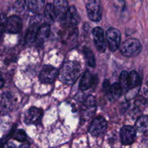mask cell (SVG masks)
Segmentation results:
<instances>
[{"label":"cell","mask_w":148,"mask_h":148,"mask_svg":"<svg viewBox=\"0 0 148 148\" xmlns=\"http://www.w3.org/2000/svg\"><path fill=\"white\" fill-rule=\"evenodd\" d=\"M82 72V68L79 63L75 61H66L59 72L60 80L66 85H72L79 78Z\"/></svg>","instance_id":"6da1fadb"},{"label":"cell","mask_w":148,"mask_h":148,"mask_svg":"<svg viewBox=\"0 0 148 148\" xmlns=\"http://www.w3.org/2000/svg\"><path fill=\"white\" fill-rule=\"evenodd\" d=\"M121 52L126 56H134L138 55L142 50V45L140 40L136 38H129L122 43Z\"/></svg>","instance_id":"7a4b0ae2"},{"label":"cell","mask_w":148,"mask_h":148,"mask_svg":"<svg viewBox=\"0 0 148 148\" xmlns=\"http://www.w3.org/2000/svg\"><path fill=\"white\" fill-rule=\"evenodd\" d=\"M88 17L93 22H99L102 18V8L100 0H88L86 4Z\"/></svg>","instance_id":"3957f363"},{"label":"cell","mask_w":148,"mask_h":148,"mask_svg":"<svg viewBox=\"0 0 148 148\" xmlns=\"http://www.w3.org/2000/svg\"><path fill=\"white\" fill-rule=\"evenodd\" d=\"M106 38L108 47L111 51H116L119 49L121 42V33L116 28L111 27L106 32Z\"/></svg>","instance_id":"277c9868"},{"label":"cell","mask_w":148,"mask_h":148,"mask_svg":"<svg viewBox=\"0 0 148 148\" xmlns=\"http://www.w3.org/2000/svg\"><path fill=\"white\" fill-rule=\"evenodd\" d=\"M59 75V71L50 65H45L39 75L40 80L43 83H52Z\"/></svg>","instance_id":"5b68a950"},{"label":"cell","mask_w":148,"mask_h":148,"mask_svg":"<svg viewBox=\"0 0 148 148\" xmlns=\"http://www.w3.org/2000/svg\"><path fill=\"white\" fill-rule=\"evenodd\" d=\"M107 121L103 117L98 116L93 119L89 128V132L94 137H98L106 131Z\"/></svg>","instance_id":"8992f818"},{"label":"cell","mask_w":148,"mask_h":148,"mask_svg":"<svg viewBox=\"0 0 148 148\" xmlns=\"http://www.w3.org/2000/svg\"><path fill=\"white\" fill-rule=\"evenodd\" d=\"M96 110V102L92 95H88L85 98L82 106V114L85 119H89L94 115Z\"/></svg>","instance_id":"52a82bcc"},{"label":"cell","mask_w":148,"mask_h":148,"mask_svg":"<svg viewBox=\"0 0 148 148\" xmlns=\"http://www.w3.org/2000/svg\"><path fill=\"white\" fill-rule=\"evenodd\" d=\"M92 37L97 50L99 52L105 51L106 45L103 30L100 27H95L92 30Z\"/></svg>","instance_id":"ba28073f"},{"label":"cell","mask_w":148,"mask_h":148,"mask_svg":"<svg viewBox=\"0 0 148 148\" xmlns=\"http://www.w3.org/2000/svg\"><path fill=\"white\" fill-rule=\"evenodd\" d=\"M23 27V21L17 15H12L7 20L5 31L9 33H17Z\"/></svg>","instance_id":"9c48e42d"},{"label":"cell","mask_w":148,"mask_h":148,"mask_svg":"<svg viewBox=\"0 0 148 148\" xmlns=\"http://www.w3.org/2000/svg\"><path fill=\"white\" fill-rule=\"evenodd\" d=\"M136 131L131 126H124L121 130V141L123 145H129L135 141Z\"/></svg>","instance_id":"30bf717a"},{"label":"cell","mask_w":148,"mask_h":148,"mask_svg":"<svg viewBox=\"0 0 148 148\" xmlns=\"http://www.w3.org/2000/svg\"><path fill=\"white\" fill-rule=\"evenodd\" d=\"M43 116L42 109L36 107H31L25 114V121L27 124H36L40 121Z\"/></svg>","instance_id":"8fae6325"},{"label":"cell","mask_w":148,"mask_h":148,"mask_svg":"<svg viewBox=\"0 0 148 148\" xmlns=\"http://www.w3.org/2000/svg\"><path fill=\"white\" fill-rule=\"evenodd\" d=\"M62 21H64V24L67 27H74L79 23V16L75 6H71L68 8L64 18Z\"/></svg>","instance_id":"7c38bea8"},{"label":"cell","mask_w":148,"mask_h":148,"mask_svg":"<svg viewBox=\"0 0 148 148\" xmlns=\"http://www.w3.org/2000/svg\"><path fill=\"white\" fill-rule=\"evenodd\" d=\"M53 6L56 14V19L62 21L69 8L67 0H54Z\"/></svg>","instance_id":"4fadbf2b"},{"label":"cell","mask_w":148,"mask_h":148,"mask_svg":"<svg viewBox=\"0 0 148 148\" xmlns=\"http://www.w3.org/2000/svg\"><path fill=\"white\" fill-rule=\"evenodd\" d=\"M50 33V25H49V23H45L44 24H43L41 26H40V27H38L37 35H36V40H36L37 43H38V44H42V43H44V42L47 40L48 38L49 37Z\"/></svg>","instance_id":"5bb4252c"},{"label":"cell","mask_w":148,"mask_h":148,"mask_svg":"<svg viewBox=\"0 0 148 148\" xmlns=\"http://www.w3.org/2000/svg\"><path fill=\"white\" fill-rule=\"evenodd\" d=\"M38 22L39 21L36 20V21L31 23L30 27L27 29L25 35V42L27 43H31L36 40V35H37V32L39 27Z\"/></svg>","instance_id":"9a60e30c"},{"label":"cell","mask_w":148,"mask_h":148,"mask_svg":"<svg viewBox=\"0 0 148 148\" xmlns=\"http://www.w3.org/2000/svg\"><path fill=\"white\" fill-rule=\"evenodd\" d=\"M94 78L92 74L89 72V71H86L84 73L83 76H82V79L80 80V83H79V89L81 90H87L89 89L91 86H92V83H93Z\"/></svg>","instance_id":"2e32d148"},{"label":"cell","mask_w":148,"mask_h":148,"mask_svg":"<svg viewBox=\"0 0 148 148\" xmlns=\"http://www.w3.org/2000/svg\"><path fill=\"white\" fill-rule=\"evenodd\" d=\"M44 20L46 23H53L56 20V14H55L54 9L52 4H47L44 9Z\"/></svg>","instance_id":"e0dca14e"},{"label":"cell","mask_w":148,"mask_h":148,"mask_svg":"<svg viewBox=\"0 0 148 148\" xmlns=\"http://www.w3.org/2000/svg\"><path fill=\"white\" fill-rule=\"evenodd\" d=\"M45 1L46 0H28L27 4L29 10L36 14L40 12L44 7Z\"/></svg>","instance_id":"ac0fdd59"},{"label":"cell","mask_w":148,"mask_h":148,"mask_svg":"<svg viewBox=\"0 0 148 148\" xmlns=\"http://www.w3.org/2000/svg\"><path fill=\"white\" fill-rule=\"evenodd\" d=\"M12 106V99L9 94H3L0 97V108L3 110H10Z\"/></svg>","instance_id":"d6986e66"},{"label":"cell","mask_w":148,"mask_h":148,"mask_svg":"<svg viewBox=\"0 0 148 148\" xmlns=\"http://www.w3.org/2000/svg\"><path fill=\"white\" fill-rule=\"evenodd\" d=\"M147 116H142L136 121V128L140 132H147Z\"/></svg>","instance_id":"ffe728a7"},{"label":"cell","mask_w":148,"mask_h":148,"mask_svg":"<svg viewBox=\"0 0 148 148\" xmlns=\"http://www.w3.org/2000/svg\"><path fill=\"white\" fill-rule=\"evenodd\" d=\"M140 85V78L135 71H132L129 73V86L130 89L135 88Z\"/></svg>","instance_id":"44dd1931"},{"label":"cell","mask_w":148,"mask_h":148,"mask_svg":"<svg viewBox=\"0 0 148 148\" xmlns=\"http://www.w3.org/2000/svg\"><path fill=\"white\" fill-rule=\"evenodd\" d=\"M123 91H128L130 90L129 86V73L127 71H123L119 77V83Z\"/></svg>","instance_id":"7402d4cb"},{"label":"cell","mask_w":148,"mask_h":148,"mask_svg":"<svg viewBox=\"0 0 148 148\" xmlns=\"http://www.w3.org/2000/svg\"><path fill=\"white\" fill-rule=\"evenodd\" d=\"M83 53L85 55V59L87 61V63L91 67H95V59L93 53L92 51L88 47L83 48Z\"/></svg>","instance_id":"603a6c76"},{"label":"cell","mask_w":148,"mask_h":148,"mask_svg":"<svg viewBox=\"0 0 148 148\" xmlns=\"http://www.w3.org/2000/svg\"><path fill=\"white\" fill-rule=\"evenodd\" d=\"M122 89H121V86H120V85L118 82H115L111 86H110L108 94L111 95L114 99H117V98H119L121 95V94H122Z\"/></svg>","instance_id":"cb8c5ba5"},{"label":"cell","mask_w":148,"mask_h":148,"mask_svg":"<svg viewBox=\"0 0 148 148\" xmlns=\"http://www.w3.org/2000/svg\"><path fill=\"white\" fill-rule=\"evenodd\" d=\"M26 1L25 0H17L13 5V9L17 13H21L25 10Z\"/></svg>","instance_id":"d4e9b609"},{"label":"cell","mask_w":148,"mask_h":148,"mask_svg":"<svg viewBox=\"0 0 148 148\" xmlns=\"http://www.w3.org/2000/svg\"><path fill=\"white\" fill-rule=\"evenodd\" d=\"M14 138L17 141L22 142V143H24L25 141L27 139V135H26L25 132L23 130H18L15 132L14 134Z\"/></svg>","instance_id":"484cf974"},{"label":"cell","mask_w":148,"mask_h":148,"mask_svg":"<svg viewBox=\"0 0 148 148\" xmlns=\"http://www.w3.org/2000/svg\"><path fill=\"white\" fill-rule=\"evenodd\" d=\"M7 18L4 14H0V35L2 34L5 31L6 24H7Z\"/></svg>","instance_id":"4316f807"},{"label":"cell","mask_w":148,"mask_h":148,"mask_svg":"<svg viewBox=\"0 0 148 148\" xmlns=\"http://www.w3.org/2000/svg\"><path fill=\"white\" fill-rule=\"evenodd\" d=\"M113 1H114V4L119 8H123L125 5L124 0H113Z\"/></svg>","instance_id":"83f0119b"},{"label":"cell","mask_w":148,"mask_h":148,"mask_svg":"<svg viewBox=\"0 0 148 148\" xmlns=\"http://www.w3.org/2000/svg\"><path fill=\"white\" fill-rule=\"evenodd\" d=\"M110 85V84H109V82H108V80L106 79V80L104 81V82H103V90L108 94V92H109V89H110V85Z\"/></svg>","instance_id":"f1b7e54d"},{"label":"cell","mask_w":148,"mask_h":148,"mask_svg":"<svg viewBox=\"0 0 148 148\" xmlns=\"http://www.w3.org/2000/svg\"><path fill=\"white\" fill-rule=\"evenodd\" d=\"M4 79H3V77H1V75H0V88H2V87L4 86Z\"/></svg>","instance_id":"f546056e"}]
</instances>
